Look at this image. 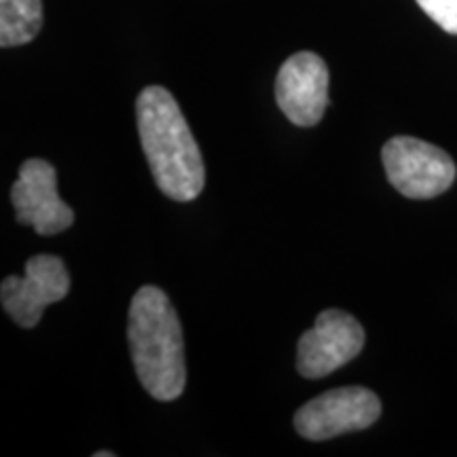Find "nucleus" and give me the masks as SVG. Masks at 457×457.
I'll return each instance as SVG.
<instances>
[{
    "mask_svg": "<svg viewBox=\"0 0 457 457\" xmlns=\"http://www.w3.org/2000/svg\"><path fill=\"white\" fill-rule=\"evenodd\" d=\"M136 117L142 151L159 191L176 202L195 199L205 182L204 159L174 96L159 85L142 89Z\"/></svg>",
    "mask_w": 457,
    "mask_h": 457,
    "instance_id": "nucleus-1",
    "label": "nucleus"
},
{
    "mask_svg": "<svg viewBox=\"0 0 457 457\" xmlns=\"http://www.w3.org/2000/svg\"><path fill=\"white\" fill-rule=\"evenodd\" d=\"M128 341L136 373L155 400L179 398L187 384L179 313L157 286H142L129 305Z\"/></svg>",
    "mask_w": 457,
    "mask_h": 457,
    "instance_id": "nucleus-2",
    "label": "nucleus"
},
{
    "mask_svg": "<svg viewBox=\"0 0 457 457\" xmlns=\"http://www.w3.org/2000/svg\"><path fill=\"white\" fill-rule=\"evenodd\" d=\"M381 159L387 180L400 195L409 199L443 195L453 185L457 174L453 159L443 148L409 136L387 140Z\"/></svg>",
    "mask_w": 457,
    "mask_h": 457,
    "instance_id": "nucleus-3",
    "label": "nucleus"
},
{
    "mask_svg": "<svg viewBox=\"0 0 457 457\" xmlns=\"http://www.w3.org/2000/svg\"><path fill=\"white\" fill-rule=\"evenodd\" d=\"M381 415V400L367 387H337L296 411L295 428L307 441H328L341 434L364 430Z\"/></svg>",
    "mask_w": 457,
    "mask_h": 457,
    "instance_id": "nucleus-4",
    "label": "nucleus"
},
{
    "mask_svg": "<svg viewBox=\"0 0 457 457\" xmlns=\"http://www.w3.org/2000/svg\"><path fill=\"white\" fill-rule=\"evenodd\" d=\"M71 290V273L54 254H37L26 262L24 278L9 276L0 286L4 312L21 328L37 327L51 303L62 301Z\"/></svg>",
    "mask_w": 457,
    "mask_h": 457,
    "instance_id": "nucleus-5",
    "label": "nucleus"
},
{
    "mask_svg": "<svg viewBox=\"0 0 457 457\" xmlns=\"http://www.w3.org/2000/svg\"><path fill=\"white\" fill-rule=\"evenodd\" d=\"M364 328L350 313L339 310L322 312L301 337L296 347V369L307 379H320L341 369L362 352Z\"/></svg>",
    "mask_w": 457,
    "mask_h": 457,
    "instance_id": "nucleus-6",
    "label": "nucleus"
},
{
    "mask_svg": "<svg viewBox=\"0 0 457 457\" xmlns=\"http://www.w3.org/2000/svg\"><path fill=\"white\" fill-rule=\"evenodd\" d=\"M17 222L34 227L38 236H55L74 222L71 205L57 193V171L43 159H28L11 188Z\"/></svg>",
    "mask_w": 457,
    "mask_h": 457,
    "instance_id": "nucleus-7",
    "label": "nucleus"
},
{
    "mask_svg": "<svg viewBox=\"0 0 457 457\" xmlns=\"http://www.w3.org/2000/svg\"><path fill=\"white\" fill-rule=\"evenodd\" d=\"M328 68L312 51L290 55L276 79V100L290 123L312 128L328 106Z\"/></svg>",
    "mask_w": 457,
    "mask_h": 457,
    "instance_id": "nucleus-8",
    "label": "nucleus"
},
{
    "mask_svg": "<svg viewBox=\"0 0 457 457\" xmlns=\"http://www.w3.org/2000/svg\"><path fill=\"white\" fill-rule=\"evenodd\" d=\"M43 28V0H0V45L20 47Z\"/></svg>",
    "mask_w": 457,
    "mask_h": 457,
    "instance_id": "nucleus-9",
    "label": "nucleus"
},
{
    "mask_svg": "<svg viewBox=\"0 0 457 457\" xmlns=\"http://www.w3.org/2000/svg\"><path fill=\"white\" fill-rule=\"evenodd\" d=\"M415 3L445 32L457 34V0H415Z\"/></svg>",
    "mask_w": 457,
    "mask_h": 457,
    "instance_id": "nucleus-10",
    "label": "nucleus"
},
{
    "mask_svg": "<svg viewBox=\"0 0 457 457\" xmlns=\"http://www.w3.org/2000/svg\"><path fill=\"white\" fill-rule=\"evenodd\" d=\"M114 453H111V451H98V453H96V457H112Z\"/></svg>",
    "mask_w": 457,
    "mask_h": 457,
    "instance_id": "nucleus-11",
    "label": "nucleus"
}]
</instances>
